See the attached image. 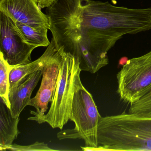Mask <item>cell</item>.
Returning <instances> with one entry per match:
<instances>
[{"instance_id": "obj_1", "label": "cell", "mask_w": 151, "mask_h": 151, "mask_svg": "<svg viewBox=\"0 0 151 151\" xmlns=\"http://www.w3.org/2000/svg\"><path fill=\"white\" fill-rule=\"evenodd\" d=\"M98 146L86 151H151V117L123 114L101 116Z\"/></svg>"}, {"instance_id": "obj_2", "label": "cell", "mask_w": 151, "mask_h": 151, "mask_svg": "<svg viewBox=\"0 0 151 151\" xmlns=\"http://www.w3.org/2000/svg\"><path fill=\"white\" fill-rule=\"evenodd\" d=\"M79 69L75 76L74 92L70 120L75 124L74 129L61 131L57 135L60 140L82 139L85 146H98V128L100 115L91 95L83 86Z\"/></svg>"}, {"instance_id": "obj_3", "label": "cell", "mask_w": 151, "mask_h": 151, "mask_svg": "<svg viewBox=\"0 0 151 151\" xmlns=\"http://www.w3.org/2000/svg\"><path fill=\"white\" fill-rule=\"evenodd\" d=\"M79 69L78 59L63 51L58 81L50 109L36 122L39 124L46 122L53 129H60L68 122L71 113L75 75Z\"/></svg>"}, {"instance_id": "obj_4", "label": "cell", "mask_w": 151, "mask_h": 151, "mask_svg": "<svg viewBox=\"0 0 151 151\" xmlns=\"http://www.w3.org/2000/svg\"><path fill=\"white\" fill-rule=\"evenodd\" d=\"M117 93L126 103H134L151 90V51L128 60L116 75Z\"/></svg>"}, {"instance_id": "obj_5", "label": "cell", "mask_w": 151, "mask_h": 151, "mask_svg": "<svg viewBox=\"0 0 151 151\" xmlns=\"http://www.w3.org/2000/svg\"><path fill=\"white\" fill-rule=\"evenodd\" d=\"M0 54L11 66L32 62L31 54L37 48L27 42L15 22L0 11Z\"/></svg>"}, {"instance_id": "obj_6", "label": "cell", "mask_w": 151, "mask_h": 151, "mask_svg": "<svg viewBox=\"0 0 151 151\" xmlns=\"http://www.w3.org/2000/svg\"><path fill=\"white\" fill-rule=\"evenodd\" d=\"M63 51L55 44L52 54L44 64L41 85L36 96L31 99L29 106L36 108V111H31L34 116H30L28 120L36 122L45 114L49 102L56 88L58 76L62 61Z\"/></svg>"}, {"instance_id": "obj_7", "label": "cell", "mask_w": 151, "mask_h": 151, "mask_svg": "<svg viewBox=\"0 0 151 151\" xmlns=\"http://www.w3.org/2000/svg\"><path fill=\"white\" fill-rule=\"evenodd\" d=\"M0 11L15 22L49 29L48 17L41 11L35 0H0Z\"/></svg>"}, {"instance_id": "obj_8", "label": "cell", "mask_w": 151, "mask_h": 151, "mask_svg": "<svg viewBox=\"0 0 151 151\" xmlns=\"http://www.w3.org/2000/svg\"><path fill=\"white\" fill-rule=\"evenodd\" d=\"M44 66L22 78L16 86L9 90L10 109L13 117H19L24 108L29 105L32 92L42 77Z\"/></svg>"}, {"instance_id": "obj_9", "label": "cell", "mask_w": 151, "mask_h": 151, "mask_svg": "<svg viewBox=\"0 0 151 151\" xmlns=\"http://www.w3.org/2000/svg\"><path fill=\"white\" fill-rule=\"evenodd\" d=\"M19 117L12 116L10 108L0 97V150L6 151L13 145L20 133L18 125Z\"/></svg>"}, {"instance_id": "obj_10", "label": "cell", "mask_w": 151, "mask_h": 151, "mask_svg": "<svg viewBox=\"0 0 151 151\" xmlns=\"http://www.w3.org/2000/svg\"><path fill=\"white\" fill-rule=\"evenodd\" d=\"M55 44L54 40L52 38L50 45L47 47L45 52L37 60L28 64L17 66L11 70L9 74V90L16 86L22 78L34 73L44 66L52 52Z\"/></svg>"}, {"instance_id": "obj_11", "label": "cell", "mask_w": 151, "mask_h": 151, "mask_svg": "<svg viewBox=\"0 0 151 151\" xmlns=\"http://www.w3.org/2000/svg\"><path fill=\"white\" fill-rule=\"evenodd\" d=\"M15 23L25 40L31 45L38 47H47L50 45L47 36L49 29L47 27L35 28L20 23Z\"/></svg>"}, {"instance_id": "obj_12", "label": "cell", "mask_w": 151, "mask_h": 151, "mask_svg": "<svg viewBox=\"0 0 151 151\" xmlns=\"http://www.w3.org/2000/svg\"><path fill=\"white\" fill-rule=\"evenodd\" d=\"M14 67L9 65L0 54V97L3 99L9 108V74Z\"/></svg>"}, {"instance_id": "obj_13", "label": "cell", "mask_w": 151, "mask_h": 151, "mask_svg": "<svg viewBox=\"0 0 151 151\" xmlns=\"http://www.w3.org/2000/svg\"><path fill=\"white\" fill-rule=\"evenodd\" d=\"M129 114L151 117V90L138 101L130 104Z\"/></svg>"}, {"instance_id": "obj_14", "label": "cell", "mask_w": 151, "mask_h": 151, "mask_svg": "<svg viewBox=\"0 0 151 151\" xmlns=\"http://www.w3.org/2000/svg\"><path fill=\"white\" fill-rule=\"evenodd\" d=\"M7 150L14 151H56L51 148L44 142H35L29 145H21L16 144H13L9 147Z\"/></svg>"}, {"instance_id": "obj_15", "label": "cell", "mask_w": 151, "mask_h": 151, "mask_svg": "<svg viewBox=\"0 0 151 151\" xmlns=\"http://www.w3.org/2000/svg\"><path fill=\"white\" fill-rule=\"evenodd\" d=\"M56 0H35L39 6L41 8H48L51 6Z\"/></svg>"}]
</instances>
